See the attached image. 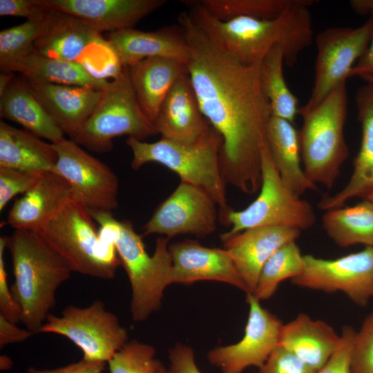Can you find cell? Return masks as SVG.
Segmentation results:
<instances>
[{
	"label": "cell",
	"instance_id": "39",
	"mask_svg": "<svg viewBox=\"0 0 373 373\" xmlns=\"http://www.w3.org/2000/svg\"><path fill=\"white\" fill-rule=\"evenodd\" d=\"M355 329L343 327L339 344L325 364L316 373H351V361Z\"/></svg>",
	"mask_w": 373,
	"mask_h": 373
},
{
	"label": "cell",
	"instance_id": "48",
	"mask_svg": "<svg viewBox=\"0 0 373 373\" xmlns=\"http://www.w3.org/2000/svg\"><path fill=\"white\" fill-rule=\"evenodd\" d=\"M12 365L11 359L5 355L0 357V368L1 370H9Z\"/></svg>",
	"mask_w": 373,
	"mask_h": 373
},
{
	"label": "cell",
	"instance_id": "43",
	"mask_svg": "<svg viewBox=\"0 0 373 373\" xmlns=\"http://www.w3.org/2000/svg\"><path fill=\"white\" fill-rule=\"evenodd\" d=\"M106 362L82 359L66 366L52 370H39L30 367L26 373H102Z\"/></svg>",
	"mask_w": 373,
	"mask_h": 373
},
{
	"label": "cell",
	"instance_id": "4",
	"mask_svg": "<svg viewBox=\"0 0 373 373\" xmlns=\"http://www.w3.org/2000/svg\"><path fill=\"white\" fill-rule=\"evenodd\" d=\"M133 153L131 166L137 170L145 164L157 162L175 172L181 182L199 187L207 193L220 208V216L227 205V182L220 166L222 138L211 125L198 140L182 143L161 137L149 143L128 137Z\"/></svg>",
	"mask_w": 373,
	"mask_h": 373
},
{
	"label": "cell",
	"instance_id": "19",
	"mask_svg": "<svg viewBox=\"0 0 373 373\" xmlns=\"http://www.w3.org/2000/svg\"><path fill=\"white\" fill-rule=\"evenodd\" d=\"M72 200L68 182L58 173L47 172L30 190L15 200L3 223L15 229L38 232Z\"/></svg>",
	"mask_w": 373,
	"mask_h": 373
},
{
	"label": "cell",
	"instance_id": "22",
	"mask_svg": "<svg viewBox=\"0 0 373 373\" xmlns=\"http://www.w3.org/2000/svg\"><path fill=\"white\" fill-rule=\"evenodd\" d=\"M104 39L101 32L81 19L67 13L48 11L32 52L79 63L88 50Z\"/></svg>",
	"mask_w": 373,
	"mask_h": 373
},
{
	"label": "cell",
	"instance_id": "10",
	"mask_svg": "<svg viewBox=\"0 0 373 373\" xmlns=\"http://www.w3.org/2000/svg\"><path fill=\"white\" fill-rule=\"evenodd\" d=\"M372 33L371 17L359 27L329 28L316 35L313 88L298 114L316 108L338 84L346 82L350 70L368 47Z\"/></svg>",
	"mask_w": 373,
	"mask_h": 373
},
{
	"label": "cell",
	"instance_id": "33",
	"mask_svg": "<svg viewBox=\"0 0 373 373\" xmlns=\"http://www.w3.org/2000/svg\"><path fill=\"white\" fill-rule=\"evenodd\" d=\"M297 0H198L213 17L227 21L239 17L271 19L282 15Z\"/></svg>",
	"mask_w": 373,
	"mask_h": 373
},
{
	"label": "cell",
	"instance_id": "14",
	"mask_svg": "<svg viewBox=\"0 0 373 373\" xmlns=\"http://www.w3.org/2000/svg\"><path fill=\"white\" fill-rule=\"evenodd\" d=\"M247 302L249 312L242 338L207 354L208 361L222 373H242L250 366L260 368L279 345L282 322L263 308L252 294H247Z\"/></svg>",
	"mask_w": 373,
	"mask_h": 373
},
{
	"label": "cell",
	"instance_id": "44",
	"mask_svg": "<svg viewBox=\"0 0 373 373\" xmlns=\"http://www.w3.org/2000/svg\"><path fill=\"white\" fill-rule=\"evenodd\" d=\"M33 334L27 329L18 327L0 315V347L27 340Z\"/></svg>",
	"mask_w": 373,
	"mask_h": 373
},
{
	"label": "cell",
	"instance_id": "16",
	"mask_svg": "<svg viewBox=\"0 0 373 373\" xmlns=\"http://www.w3.org/2000/svg\"><path fill=\"white\" fill-rule=\"evenodd\" d=\"M172 260L171 283L191 285L202 280L218 281L249 293L227 251L184 240L169 245Z\"/></svg>",
	"mask_w": 373,
	"mask_h": 373
},
{
	"label": "cell",
	"instance_id": "25",
	"mask_svg": "<svg viewBox=\"0 0 373 373\" xmlns=\"http://www.w3.org/2000/svg\"><path fill=\"white\" fill-rule=\"evenodd\" d=\"M341 335L327 323L314 320L305 313L283 324L279 345L283 346L316 372L337 348Z\"/></svg>",
	"mask_w": 373,
	"mask_h": 373
},
{
	"label": "cell",
	"instance_id": "41",
	"mask_svg": "<svg viewBox=\"0 0 373 373\" xmlns=\"http://www.w3.org/2000/svg\"><path fill=\"white\" fill-rule=\"evenodd\" d=\"M48 11L35 0H0V15L25 17L28 19L44 18Z\"/></svg>",
	"mask_w": 373,
	"mask_h": 373
},
{
	"label": "cell",
	"instance_id": "36",
	"mask_svg": "<svg viewBox=\"0 0 373 373\" xmlns=\"http://www.w3.org/2000/svg\"><path fill=\"white\" fill-rule=\"evenodd\" d=\"M351 373H373V311L356 332L352 352Z\"/></svg>",
	"mask_w": 373,
	"mask_h": 373
},
{
	"label": "cell",
	"instance_id": "46",
	"mask_svg": "<svg viewBox=\"0 0 373 373\" xmlns=\"http://www.w3.org/2000/svg\"><path fill=\"white\" fill-rule=\"evenodd\" d=\"M350 5L353 11L358 15H373V0H352Z\"/></svg>",
	"mask_w": 373,
	"mask_h": 373
},
{
	"label": "cell",
	"instance_id": "38",
	"mask_svg": "<svg viewBox=\"0 0 373 373\" xmlns=\"http://www.w3.org/2000/svg\"><path fill=\"white\" fill-rule=\"evenodd\" d=\"M259 373H316V371L294 353L278 345L259 368Z\"/></svg>",
	"mask_w": 373,
	"mask_h": 373
},
{
	"label": "cell",
	"instance_id": "6",
	"mask_svg": "<svg viewBox=\"0 0 373 373\" xmlns=\"http://www.w3.org/2000/svg\"><path fill=\"white\" fill-rule=\"evenodd\" d=\"M37 233L73 271L112 279L121 265L114 245L102 240L88 209L73 200Z\"/></svg>",
	"mask_w": 373,
	"mask_h": 373
},
{
	"label": "cell",
	"instance_id": "1",
	"mask_svg": "<svg viewBox=\"0 0 373 373\" xmlns=\"http://www.w3.org/2000/svg\"><path fill=\"white\" fill-rule=\"evenodd\" d=\"M189 50L186 68L204 117L222 138L220 166L227 184L246 194L262 184V156L272 116L259 82V65L247 66L216 46L191 19L180 13Z\"/></svg>",
	"mask_w": 373,
	"mask_h": 373
},
{
	"label": "cell",
	"instance_id": "34",
	"mask_svg": "<svg viewBox=\"0 0 373 373\" xmlns=\"http://www.w3.org/2000/svg\"><path fill=\"white\" fill-rule=\"evenodd\" d=\"M46 17L39 19H28L22 23L1 30V73H10L14 64L32 52L34 43L41 31Z\"/></svg>",
	"mask_w": 373,
	"mask_h": 373
},
{
	"label": "cell",
	"instance_id": "37",
	"mask_svg": "<svg viewBox=\"0 0 373 373\" xmlns=\"http://www.w3.org/2000/svg\"><path fill=\"white\" fill-rule=\"evenodd\" d=\"M43 174L0 167V211L17 195H23L30 190Z\"/></svg>",
	"mask_w": 373,
	"mask_h": 373
},
{
	"label": "cell",
	"instance_id": "12",
	"mask_svg": "<svg viewBox=\"0 0 373 373\" xmlns=\"http://www.w3.org/2000/svg\"><path fill=\"white\" fill-rule=\"evenodd\" d=\"M302 273L291 279L299 287L326 293L342 292L358 306L373 298V247L335 259L305 255Z\"/></svg>",
	"mask_w": 373,
	"mask_h": 373
},
{
	"label": "cell",
	"instance_id": "8",
	"mask_svg": "<svg viewBox=\"0 0 373 373\" xmlns=\"http://www.w3.org/2000/svg\"><path fill=\"white\" fill-rule=\"evenodd\" d=\"M155 135L142 113L131 86L128 67L108 81L95 111L74 141L98 153L112 150L113 139L128 135L143 141Z\"/></svg>",
	"mask_w": 373,
	"mask_h": 373
},
{
	"label": "cell",
	"instance_id": "18",
	"mask_svg": "<svg viewBox=\"0 0 373 373\" xmlns=\"http://www.w3.org/2000/svg\"><path fill=\"white\" fill-rule=\"evenodd\" d=\"M26 80L30 90L64 134L75 141L98 104L102 90Z\"/></svg>",
	"mask_w": 373,
	"mask_h": 373
},
{
	"label": "cell",
	"instance_id": "31",
	"mask_svg": "<svg viewBox=\"0 0 373 373\" xmlns=\"http://www.w3.org/2000/svg\"><path fill=\"white\" fill-rule=\"evenodd\" d=\"M284 50L280 45L271 48L259 65V82L269 101L272 116L294 124L298 112V99L288 88L284 78Z\"/></svg>",
	"mask_w": 373,
	"mask_h": 373
},
{
	"label": "cell",
	"instance_id": "47",
	"mask_svg": "<svg viewBox=\"0 0 373 373\" xmlns=\"http://www.w3.org/2000/svg\"><path fill=\"white\" fill-rule=\"evenodd\" d=\"M15 77V73H1L0 74V95L3 93Z\"/></svg>",
	"mask_w": 373,
	"mask_h": 373
},
{
	"label": "cell",
	"instance_id": "3",
	"mask_svg": "<svg viewBox=\"0 0 373 373\" xmlns=\"http://www.w3.org/2000/svg\"><path fill=\"white\" fill-rule=\"evenodd\" d=\"M100 226L103 241L114 245L131 287V313L135 322L145 321L159 309L166 287L172 284V260L166 237L156 240L152 256L142 236L126 220H117L112 212L88 209Z\"/></svg>",
	"mask_w": 373,
	"mask_h": 373
},
{
	"label": "cell",
	"instance_id": "27",
	"mask_svg": "<svg viewBox=\"0 0 373 373\" xmlns=\"http://www.w3.org/2000/svg\"><path fill=\"white\" fill-rule=\"evenodd\" d=\"M0 115L52 144L65 138L63 131L31 92L23 77H15L0 95Z\"/></svg>",
	"mask_w": 373,
	"mask_h": 373
},
{
	"label": "cell",
	"instance_id": "15",
	"mask_svg": "<svg viewBox=\"0 0 373 373\" xmlns=\"http://www.w3.org/2000/svg\"><path fill=\"white\" fill-rule=\"evenodd\" d=\"M47 11L71 15L99 32L133 28L165 0H35Z\"/></svg>",
	"mask_w": 373,
	"mask_h": 373
},
{
	"label": "cell",
	"instance_id": "20",
	"mask_svg": "<svg viewBox=\"0 0 373 373\" xmlns=\"http://www.w3.org/2000/svg\"><path fill=\"white\" fill-rule=\"evenodd\" d=\"M210 126L201 112L187 71L174 84L162 102L153 123L155 134L172 141L192 143Z\"/></svg>",
	"mask_w": 373,
	"mask_h": 373
},
{
	"label": "cell",
	"instance_id": "32",
	"mask_svg": "<svg viewBox=\"0 0 373 373\" xmlns=\"http://www.w3.org/2000/svg\"><path fill=\"white\" fill-rule=\"evenodd\" d=\"M304 265V256L296 241L285 244L264 265L252 294L260 301L270 298L281 282L299 276Z\"/></svg>",
	"mask_w": 373,
	"mask_h": 373
},
{
	"label": "cell",
	"instance_id": "42",
	"mask_svg": "<svg viewBox=\"0 0 373 373\" xmlns=\"http://www.w3.org/2000/svg\"><path fill=\"white\" fill-rule=\"evenodd\" d=\"M170 367L167 373H201L195 363L191 347L177 343L169 350Z\"/></svg>",
	"mask_w": 373,
	"mask_h": 373
},
{
	"label": "cell",
	"instance_id": "11",
	"mask_svg": "<svg viewBox=\"0 0 373 373\" xmlns=\"http://www.w3.org/2000/svg\"><path fill=\"white\" fill-rule=\"evenodd\" d=\"M52 146L57 155L55 173L69 184L73 201L92 210L112 212L117 208L119 181L106 164L70 139Z\"/></svg>",
	"mask_w": 373,
	"mask_h": 373
},
{
	"label": "cell",
	"instance_id": "2",
	"mask_svg": "<svg viewBox=\"0 0 373 373\" xmlns=\"http://www.w3.org/2000/svg\"><path fill=\"white\" fill-rule=\"evenodd\" d=\"M7 248L14 276L10 289L21 308V322L32 334L39 333L55 305L57 289L73 271L37 232L15 229Z\"/></svg>",
	"mask_w": 373,
	"mask_h": 373
},
{
	"label": "cell",
	"instance_id": "13",
	"mask_svg": "<svg viewBox=\"0 0 373 373\" xmlns=\"http://www.w3.org/2000/svg\"><path fill=\"white\" fill-rule=\"evenodd\" d=\"M216 202L204 190L180 182L174 191L153 212L143 227V235L179 234L208 236L216 230L219 216Z\"/></svg>",
	"mask_w": 373,
	"mask_h": 373
},
{
	"label": "cell",
	"instance_id": "30",
	"mask_svg": "<svg viewBox=\"0 0 373 373\" xmlns=\"http://www.w3.org/2000/svg\"><path fill=\"white\" fill-rule=\"evenodd\" d=\"M327 236L341 247L357 244L373 247V202L327 210L322 218Z\"/></svg>",
	"mask_w": 373,
	"mask_h": 373
},
{
	"label": "cell",
	"instance_id": "40",
	"mask_svg": "<svg viewBox=\"0 0 373 373\" xmlns=\"http://www.w3.org/2000/svg\"><path fill=\"white\" fill-rule=\"evenodd\" d=\"M8 236L0 238V315L13 323L21 322V310L12 297L8 285V276L4 261Z\"/></svg>",
	"mask_w": 373,
	"mask_h": 373
},
{
	"label": "cell",
	"instance_id": "35",
	"mask_svg": "<svg viewBox=\"0 0 373 373\" xmlns=\"http://www.w3.org/2000/svg\"><path fill=\"white\" fill-rule=\"evenodd\" d=\"M155 348L136 340L128 341L108 361L109 373H154Z\"/></svg>",
	"mask_w": 373,
	"mask_h": 373
},
{
	"label": "cell",
	"instance_id": "26",
	"mask_svg": "<svg viewBox=\"0 0 373 373\" xmlns=\"http://www.w3.org/2000/svg\"><path fill=\"white\" fill-rule=\"evenodd\" d=\"M57 162L52 144L26 129L0 121V167L44 173L55 172Z\"/></svg>",
	"mask_w": 373,
	"mask_h": 373
},
{
	"label": "cell",
	"instance_id": "7",
	"mask_svg": "<svg viewBox=\"0 0 373 373\" xmlns=\"http://www.w3.org/2000/svg\"><path fill=\"white\" fill-rule=\"evenodd\" d=\"M257 198L241 211L229 209L220 216L222 223L231 226L220 235L221 240L249 229L282 227L300 231L312 227L316 215L309 202L301 199L283 182L275 168L268 145L262 156V184Z\"/></svg>",
	"mask_w": 373,
	"mask_h": 373
},
{
	"label": "cell",
	"instance_id": "45",
	"mask_svg": "<svg viewBox=\"0 0 373 373\" xmlns=\"http://www.w3.org/2000/svg\"><path fill=\"white\" fill-rule=\"evenodd\" d=\"M373 19V15H371ZM359 77L367 82L373 83V33L370 43L350 70L348 78Z\"/></svg>",
	"mask_w": 373,
	"mask_h": 373
},
{
	"label": "cell",
	"instance_id": "17",
	"mask_svg": "<svg viewBox=\"0 0 373 373\" xmlns=\"http://www.w3.org/2000/svg\"><path fill=\"white\" fill-rule=\"evenodd\" d=\"M301 231L282 227L246 229L221 240L240 276L253 294L260 271L271 255L280 247L296 240Z\"/></svg>",
	"mask_w": 373,
	"mask_h": 373
},
{
	"label": "cell",
	"instance_id": "9",
	"mask_svg": "<svg viewBox=\"0 0 373 373\" xmlns=\"http://www.w3.org/2000/svg\"><path fill=\"white\" fill-rule=\"evenodd\" d=\"M39 333L62 335L81 349L84 359L106 363L128 341L126 329L100 300L86 307L69 305L60 316L49 314Z\"/></svg>",
	"mask_w": 373,
	"mask_h": 373
},
{
	"label": "cell",
	"instance_id": "28",
	"mask_svg": "<svg viewBox=\"0 0 373 373\" xmlns=\"http://www.w3.org/2000/svg\"><path fill=\"white\" fill-rule=\"evenodd\" d=\"M267 141L273 164L289 189L299 196L317 189L301 166L298 132L294 124L271 116L267 126Z\"/></svg>",
	"mask_w": 373,
	"mask_h": 373
},
{
	"label": "cell",
	"instance_id": "21",
	"mask_svg": "<svg viewBox=\"0 0 373 373\" xmlns=\"http://www.w3.org/2000/svg\"><path fill=\"white\" fill-rule=\"evenodd\" d=\"M107 41L117 54L124 67L149 57H165L186 66L188 44L182 28L164 27L155 31L128 28L109 32Z\"/></svg>",
	"mask_w": 373,
	"mask_h": 373
},
{
	"label": "cell",
	"instance_id": "5",
	"mask_svg": "<svg viewBox=\"0 0 373 373\" xmlns=\"http://www.w3.org/2000/svg\"><path fill=\"white\" fill-rule=\"evenodd\" d=\"M347 113L346 82H341L314 109L299 113L301 160L307 178L331 189L349 157L344 137Z\"/></svg>",
	"mask_w": 373,
	"mask_h": 373
},
{
	"label": "cell",
	"instance_id": "49",
	"mask_svg": "<svg viewBox=\"0 0 373 373\" xmlns=\"http://www.w3.org/2000/svg\"><path fill=\"white\" fill-rule=\"evenodd\" d=\"M154 373H167V370H166L163 364L160 361H157Z\"/></svg>",
	"mask_w": 373,
	"mask_h": 373
},
{
	"label": "cell",
	"instance_id": "23",
	"mask_svg": "<svg viewBox=\"0 0 373 373\" xmlns=\"http://www.w3.org/2000/svg\"><path fill=\"white\" fill-rule=\"evenodd\" d=\"M355 100L362 137L353 172L343 189L334 195H325L320 200L318 206L323 210L342 207L346 201L353 198H365L373 189V83L367 82L360 87Z\"/></svg>",
	"mask_w": 373,
	"mask_h": 373
},
{
	"label": "cell",
	"instance_id": "24",
	"mask_svg": "<svg viewBox=\"0 0 373 373\" xmlns=\"http://www.w3.org/2000/svg\"><path fill=\"white\" fill-rule=\"evenodd\" d=\"M128 70L137 103L153 124L170 90L187 73L186 66L172 59L149 57L128 67Z\"/></svg>",
	"mask_w": 373,
	"mask_h": 373
},
{
	"label": "cell",
	"instance_id": "50",
	"mask_svg": "<svg viewBox=\"0 0 373 373\" xmlns=\"http://www.w3.org/2000/svg\"><path fill=\"white\" fill-rule=\"evenodd\" d=\"M365 199L371 201L373 202V189L372 191L367 194V195L365 198Z\"/></svg>",
	"mask_w": 373,
	"mask_h": 373
},
{
	"label": "cell",
	"instance_id": "29",
	"mask_svg": "<svg viewBox=\"0 0 373 373\" xmlns=\"http://www.w3.org/2000/svg\"><path fill=\"white\" fill-rule=\"evenodd\" d=\"M10 73H19L26 79L64 85L79 86L103 90L107 79L93 76L76 61L40 55L32 52L17 61Z\"/></svg>",
	"mask_w": 373,
	"mask_h": 373
}]
</instances>
